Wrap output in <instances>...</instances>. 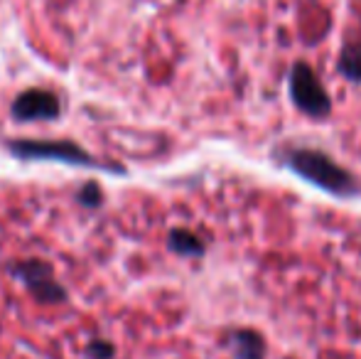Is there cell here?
I'll use <instances>...</instances> for the list:
<instances>
[{"label":"cell","mask_w":361,"mask_h":359,"mask_svg":"<svg viewBox=\"0 0 361 359\" xmlns=\"http://www.w3.org/2000/svg\"><path fill=\"white\" fill-rule=\"evenodd\" d=\"M339 72L352 82H361V42L344 44L339 57Z\"/></svg>","instance_id":"8"},{"label":"cell","mask_w":361,"mask_h":359,"mask_svg":"<svg viewBox=\"0 0 361 359\" xmlns=\"http://www.w3.org/2000/svg\"><path fill=\"white\" fill-rule=\"evenodd\" d=\"M228 347L233 352V359H266V340L261 332L251 330V327H241L228 335Z\"/></svg>","instance_id":"6"},{"label":"cell","mask_w":361,"mask_h":359,"mask_svg":"<svg viewBox=\"0 0 361 359\" xmlns=\"http://www.w3.org/2000/svg\"><path fill=\"white\" fill-rule=\"evenodd\" d=\"M84 357L86 359H114L116 357V347L109 340H91L84 347Z\"/></svg>","instance_id":"9"},{"label":"cell","mask_w":361,"mask_h":359,"mask_svg":"<svg viewBox=\"0 0 361 359\" xmlns=\"http://www.w3.org/2000/svg\"><path fill=\"white\" fill-rule=\"evenodd\" d=\"M290 96H293L295 106L312 118H324L332 111V101H329L322 82L312 72V67H307L305 62H298L290 72Z\"/></svg>","instance_id":"2"},{"label":"cell","mask_w":361,"mask_h":359,"mask_svg":"<svg viewBox=\"0 0 361 359\" xmlns=\"http://www.w3.org/2000/svg\"><path fill=\"white\" fill-rule=\"evenodd\" d=\"M13 116L18 121H52L59 116V99L52 91L27 89L15 99Z\"/></svg>","instance_id":"5"},{"label":"cell","mask_w":361,"mask_h":359,"mask_svg":"<svg viewBox=\"0 0 361 359\" xmlns=\"http://www.w3.org/2000/svg\"><path fill=\"white\" fill-rule=\"evenodd\" d=\"M10 150L23 158H44V160H62L69 165H96L86 150L67 140H54V143H39V140H23V143H10Z\"/></svg>","instance_id":"4"},{"label":"cell","mask_w":361,"mask_h":359,"mask_svg":"<svg viewBox=\"0 0 361 359\" xmlns=\"http://www.w3.org/2000/svg\"><path fill=\"white\" fill-rule=\"evenodd\" d=\"M10 271L25 283V288L32 293L35 300L44 303V305H57V303L67 300V291H64L62 283H57L52 266L47 261H39V259L20 261Z\"/></svg>","instance_id":"3"},{"label":"cell","mask_w":361,"mask_h":359,"mask_svg":"<svg viewBox=\"0 0 361 359\" xmlns=\"http://www.w3.org/2000/svg\"><path fill=\"white\" fill-rule=\"evenodd\" d=\"M286 163L290 170H295V173L300 175V178L322 187V190L332 192V195L352 197L361 190V185L354 180L352 173H347L342 165H337L329 155L319 153V150H310V148L290 150Z\"/></svg>","instance_id":"1"},{"label":"cell","mask_w":361,"mask_h":359,"mask_svg":"<svg viewBox=\"0 0 361 359\" xmlns=\"http://www.w3.org/2000/svg\"><path fill=\"white\" fill-rule=\"evenodd\" d=\"M79 200L84 202V205H89V207H96L101 202V192H99V187L94 185V182H89V185L84 187V190L79 192Z\"/></svg>","instance_id":"10"},{"label":"cell","mask_w":361,"mask_h":359,"mask_svg":"<svg viewBox=\"0 0 361 359\" xmlns=\"http://www.w3.org/2000/svg\"><path fill=\"white\" fill-rule=\"evenodd\" d=\"M167 246H170L175 254H182V256H202L204 254V241L187 229H172L170 239H167Z\"/></svg>","instance_id":"7"}]
</instances>
